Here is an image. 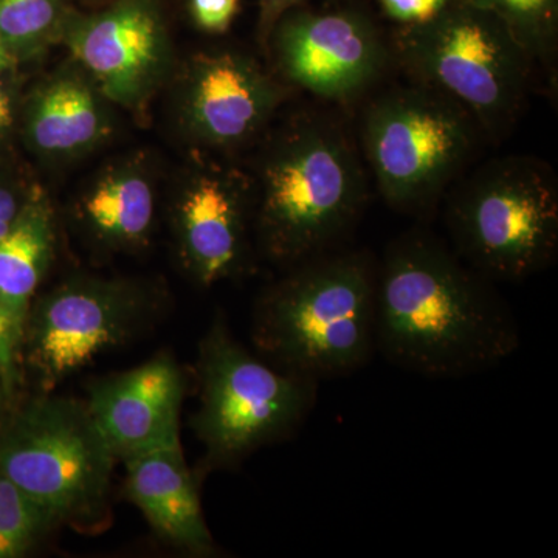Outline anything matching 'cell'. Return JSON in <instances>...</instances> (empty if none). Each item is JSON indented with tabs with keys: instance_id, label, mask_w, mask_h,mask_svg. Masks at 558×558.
<instances>
[{
	"instance_id": "4316f807",
	"label": "cell",
	"mask_w": 558,
	"mask_h": 558,
	"mask_svg": "<svg viewBox=\"0 0 558 558\" xmlns=\"http://www.w3.org/2000/svg\"><path fill=\"white\" fill-rule=\"evenodd\" d=\"M303 2L304 0H259V43L264 46L279 17L289 10L303 5Z\"/></svg>"
},
{
	"instance_id": "7c38bea8",
	"label": "cell",
	"mask_w": 558,
	"mask_h": 558,
	"mask_svg": "<svg viewBox=\"0 0 558 558\" xmlns=\"http://www.w3.org/2000/svg\"><path fill=\"white\" fill-rule=\"evenodd\" d=\"M61 46L117 109L138 121L167 89L178 53L165 0H106L73 9Z\"/></svg>"
},
{
	"instance_id": "ffe728a7",
	"label": "cell",
	"mask_w": 558,
	"mask_h": 558,
	"mask_svg": "<svg viewBox=\"0 0 558 558\" xmlns=\"http://www.w3.org/2000/svg\"><path fill=\"white\" fill-rule=\"evenodd\" d=\"M490 11L531 54L553 68L557 57L558 0H468Z\"/></svg>"
},
{
	"instance_id": "ba28073f",
	"label": "cell",
	"mask_w": 558,
	"mask_h": 558,
	"mask_svg": "<svg viewBox=\"0 0 558 558\" xmlns=\"http://www.w3.org/2000/svg\"><path fill=\"white\" fill-rule=\"evenodd\" d=\"M484 137L447 95L411 81L376 95L363 109L360 153L389 207L429 211L465 171Z\"/></svg>"
},
{
	"instance_id": "d4e9b609",
	"label": "cell",
	"mask_w": 558,
	"mask_h": 558,
	"mask_svg": "<svg viewBox=\"0 0 558 558\" xmlns=\"http://www.w3.org/2000/svg\"><path fill=\"white\" fill-rule=\"evenodd\" d=\"M22 84L17 69L0 75V148L20 132Z\"/></svg>"
},
{
	"instance_id": "ac0fdd59",
	"label": "cell",
	"mask_w": 558,
	"mask_h": 558,
	"mask_svg": "<svg viewBox=\"0 0 558 558\" xmlns=\"http://www.w3.org/2000/svg\"><path fill=\"white\" fill-rule=\"evenodd\" d=\"M58 219L40 190L9 233L0 238V306L24 329L39 286L57 255Z\"/></svg>"
},
{
	"instance_id": "9a60e30c",
	"label": "cell",
	"mask_w": 558,
	"mask_h": 558,
	"mask_svg": "<svg viewBox=\"0 0 558 558\" xmlns=\"http://www.w3.org/2000/svg\"><path fill=\"white\" fill-rule=\"evenodd\" d=\"M117 132V106L73 58L24 92L20 135L43 163L62 167L102 148Z\"/></svg>"
},
{
	"instance_id": "277c9868",
	"label": "cell",
	"mask_w": 558,
	"mask_h": 558,
	"mask_svg": "<svg viewBox=\"0 0 558 558\" xmlns=\"http://www.w3.org/2000/svg\"><path fill=\"white\" fill-rule=\"evenodd\" d=\"M391 51L411 81L458 102L486 140L505 137L526 108L535 61L495 14L468 0L400 27Z\"/></svg>"
},
{
	"instance_id": "603a6c76",
	"label": "cell",
	"mask_w": 558,
	"mask_h": 558,
	"mask_svg": "<svg viewBox=\"0 0 558 558\" xmlns=\"http://www.w3.org/2000/svg\"><path fill=\"white\" fill-rule=\"evenodd\" d=\"M24 329L0 306V388L13 399L22 380Z\"/></svg>"
},
{
	"instance_id": "8992f818",
	"label": "cell",
	"mask_w": 558,
	"mask_h": 558,
	"mask_svg": "<svg viewBox=\"0 0 558 558\" xmlns=\"http://www.w3.org/2000/svg\"><path fill=\"white\" fill-rule=\"evenodd\" d=\"M196 379L199 405L191 428L204 447L201 478L289 438L317 403L318 381L284 373L252 354L222 314L199 341Z\"/></svg>"
},
{
	"instance_id": "9c48e42d",
	"label": "cell",
	"mask_w": 558,
	"mask_h": 558,
	"mask_svg": "<svg viewBox=\"0 0 558 558\" xmlns=\"http://www.w3.org/2000/svg\"><path fill=\"white\" fill-rule=\"evenodd\" d=\"M163 295L137 278L78 274L36 295L24 326L22 366L44 392L130 343L153 325Z\"/></svg>"
},
{
	"instance_id": "30bf717a",
	"label": "cell",
	"mask_w": 558,
	"mask_h": 558,
	"mask_svg": "<svg viewBox=\"0 0 558 558\" xmlns=\"http://www.w3.org/2000/svg\"><path fill=\"white\" fill-rule=\"evenodd\" d=\"M167 222L180 270L197 288L233 281L255 267L252 182L230 157L191 153L168 194Z\"/></svg>"
},
{
	"instance_id": "7402d4cb",
	"label": "cell",
	"mask_w": 558,
	"mask_h": 558,
	"mask_svg": "<svg viewBox=\"0 0 558 558\" xmlns=\"http://www.w3.org/2000/svg\"><path fill=\"white\" fill-rule=\"evenodd\" d=\"M40 190L38 183L0 154V238L13 229Z\"/></svg>"
},
{
	"instance_id": "52a82bcc",
	"label": "cell",
	"mask_w": 558,
	"mask_h": 558,
	"mask_svg": "<svg viewBox=\"0 0 558 558\" xmlns=\"http://www.w3.org/2000/svg\"><path fill=\"white\" fill-rule=\"evenodd\" d=\"M117 461L83 400L40 391L0 425V472L58 526H102Z\"/></svg>"
},
{
	"instance_id": "f546056e",
	"label": "cell",
	"mask_w": 558,
	"mask_h": 558,
	"mask_svg": "<svg viewBox=\"0 0 558 558\" xmlns=\"http://www.w3.org/2000/svg\"><path fill=\"white\" fill-rule=\"evenodd\" d=\"M70 2L75 5V2H83L87 3V5H90V3H94V7L100 5V3L106 2V0H70Z\"/></svg>"
},
{
	"instance_id": "7a4b0ae2",
	"label": "cell",
	"mask_w": 558,
	"mask_h": 558,
	"mask_svg": "<svg viewBox=\"0 0 558 558\" xmlns=\"http://www.w3.org/2000/svg\"><path fill=\"white\" fill-rule=\"evenodd\" d=\"M247 172L256 252L282 269L339 248L368 201L360 145L326 110L271 123Z\"/></svg>"
},
{
	"instance_id": "83f0119b",
	"label": "cell",
	"mask_w": 558,
	"mask_h": 558,
	"mask_svg": "<svg viewBox=\"0 0 558 558\" xmlns=\"http://www.w3.org/2000/svg\"><path fill=\"white\" fill-rule=\"evenodd\" d=\"M20 65L16 58L10 53L9 47H7L5 43L0 38V75L11 72V70L20 69Z\"/></svg>"
},
{
	"instance_id": "5b68a950",
	"label": "cell",
	"mask_w": 558,
	"mask_h": 558,
	"mask_svg": "<svg viewBox=\"0 0 558 558\" xmlns=\"http://www.w3.org/2000/svg\"><path fill=\"white\" fill-rule=\"evenodd\" d=\"M447 193L451 248L488 281H526L556 259L558 180L545 160L499 157Z\"/></svg>"
},
{
	"instance_id": "3957f363",
	"label": "cell",
	"mask_w": 558,
	"mask_h": 558,
	"mask_svg": "<svg viewBox=\"0 0 558 558\" xmlns=\"http://www.w3.org/2000/svg\"><path fill=\"white\" fill-rule=\"evenodd\" d=\"M376 281L366 250L333 248L288 267L253 307L256 351L315 381L362 368L376 351Z\"/></svg>"
},
{
	"instance_id": "4fadbf2b",
	"label": "cell",
	"mask_w": 558,
	"mask_h": 558,
	"mask_svg": "<svg viewBox=\"0 0 558 558\" xmlns=\"http://www.w3.org/2000/svg\"><path fill=\"white\" fill-rule=\"evenodd\" d=\"M264 47L286 86L341 106L365 97L395 61L374 21L352 7H295L279 17Z\"/></svg>"
},
{
	"instance_id": "2e32d148",
	"label": "cell",
	"mask_w": 558,
	"mask_h": 558,
	"mask_svg": "<svg viewBox=\"0 0 558 558\" xmlns=\"http://www.w3.org/2000/svg\"><path fill=\"white\" fill-rule=\"evenodd\" d=\"M156 165L145 153L100 168L73 199V226L101 256L134 255L149 247L160 215Z\"/></svg>"
},
{
	"instance_id": "5bb4252c",
	"label": "cell",
	"mask_w": 558,
	"mask_h": 558,
	"mask_svg": "<svg viewBox=\"0 0 558 558\" xmlns=\"http://www.w3.org/2000/svg\"><path fill=\"white\" fill-rule=\"evenodd\" d=\"M186 377L161 351L142 365L92 380L87 407L119 461L142 451L179 446Z\"/></svg>"
},
{
	"instance_id": "484cf974",
	"label": "cell",
	"mask_w": 558,
	"mask_h": 558,
	"mask_svg": "<svg viewBox=\"0 0 558 558\" xmlns=\"http://www.w3.org/2000/svg\"><path fill=\"white\" fill-rule=\"evenodd\" d=\"M381 9L400 27L428 22L444 10L450 0H379Z\"/></svg>"
},
{
	"instance_id": "8fae6325",
	"label": "cell",
	"mask_w": 558,
	"mask_h": 558,
	"mask_svg": "<svg viewBox=\"0 0 558 558\" xmlns=\"http://www.w3.org/2000/svg\"><path fill=\"white\" fill-rule=\"evenodd\" d=\"M167 89L175 130L191 153L226 157L258 143L290 95L277 73L231 47L185 58Z\"/></svg>"
},
{
	"instance_id": "f1b7e54d",
	"label": "cell",
	"mask_w": 558,
	"mask_h": 558,
	"mask_svg": "<svg viewBox=\"0 0 558 558\" xmlns=\"http://www.w3.org/2000/svg\"><path fill=\"white\" fill-rule=\"evenodd\" d=\"M9 396L5 395V392L2 391V388H0V414H2L3 409H5L7 402H10Z\"/></svg>"
},
{
	"instance_id": "cb8c5ba5",
	"label": "cell",
	"mask_w": 558,
	"mask_h": 558,
	"mask_svg": "<svg viewBox=\"0 0 558 558\" xmlns=\"http://www.w3.org/2000/svg\"><path fill=\"white\" fill-rule=\"evenodd\" d=\"M240 10V0H189L191 21L201 32L223 35Z\"/></svg>"
},
{
	"instance_id": "6da1fadb",
	"label": "cell",
	"mask_w": 558,
	"mask_h": 558,
	"mask_svg": "<svg viewBox=\"0 0 558 558\" xmlns=\"http://www.w3.org/2000/svg\"><path fill=\"white\" fill-rule=\"evenodd\" d=\"M517 318L492 281L424 230L388 245L377 263L376 351L399 368L461 377L519 351Z\"/></svg>"
},
{
	"instance_id": "e0dca14e",
	"label": "cell",
	"mask_w": 558,
	"mask_h": 558,
	"mask_svg": "<svg viewBox=\"0 0 558 558\" xmlns=\"http://www.w3.org/2000/svg\"><path fill=\"white\" fill-rule=\"evenodd\" d=\"M124 494L161 542L190 557H215V537L205 520L201 476L183 457L182 446L160 447L124 458Z\"/></svg>"
},
{
	"instance_id": "44dd1931",
	"label": "cell",
	"mask_w": 558,
	"mask_h": 558,
	"mask_svg": "<svg viewBox=\"0 0 558 558\" xmlns=\"http://www.w3.org/2000/svg\"><path fill=\"white\" fill-rule=\"evenodd\" d=\"M60 527L46 510L0 472V558H20Z\"/></svg>"
},
{
	"instance_id": "d6986e66",
	"label": "cell",
	"mask_w": 558,
	"mask_h": 558,
	"mask_svg": "<svg viewBox=\"0 0 558 558\" xmlns=\"http://www.w3.org/2000/svg\"><path fill=\"white\" fill-rule=\"evenodd\" d=\"M73 5L70 0H0V38L20 64L61 46Z\"/></svg>"
}]
</instances>
